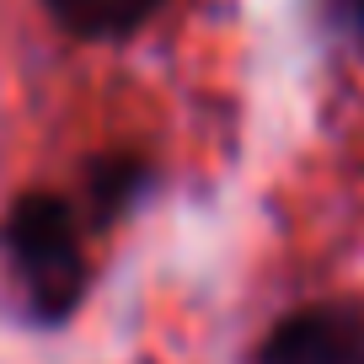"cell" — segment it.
Instances as JSON below:
<instances>
[{
  "mask_svg": "<svg viewBox=\"0 0 364 364\" xmlns=\"http://www.w3.org/2000/svg\"><path fill=\"white\" fill-rule=\"evenodd\" d=\"M257 364H364V311L306 306L262 338Z\"/></svg>",
  "mask_w": 364,
  "mask_h": 364,
  "instance_id": "obj_2",
  "label": "cell"
},
{
  "mask_svg": "<svg viewBox=\"0 0 364 364\" xmlns=\"http://www.w3.org/2000/svg\"><path fill=\"white\" fill-rule=\"evenodd\" d=\"M43 11L70 38H129L161 11V0H43Z\"/></svg>",
  "mask_w": 364,
  "mask_h": 364,
  "instance_id": "obj_3",
  "label": "cell"
},
{
  "mask_svg": "<svg viewBox=\"0 0 364 364\" xmlns=\"http://www.w3.org/2000/svg\"><path fill=\"white\" fill-rule=\"evenodd\" d=\"M6 262H11V279L38 321H65L75 311L80 289H86V262H80L75 220H70L65 198H16L11 220H6Z\"/></svg>",
  "mask_w": 364,
  "mask_h": 364,
  "instance_id": "obj_1",
  "label": "cell"
},
{
  "mask_svg": "<svg viewBox=\"0 0 364 364\" xmlns=\"http://www.w3.org/2000/svg\"><path fill=\"white\" fill-rule=\"evenodd\" d=\"M348 16H353V27H359V38H364V0H348Z\"/></svg>",
  "mask_w": 364,
  "mask_h": 364,
  "instance_id": "obj_4",
  "label": "cell"
}]
</instances>
